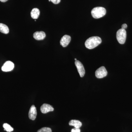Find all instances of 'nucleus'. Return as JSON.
I'll return each instance as SVG.
<instances>
[{
	"instance_id": "9d476101",
	"label": "nucleus",
	"mask_w": 132,
	"mask_h": 132,
	"mask_svg": "<svg viewBox=\"0 0 132 132\" xmlns=\"http://www.w3.org/2000/svg\"><path fill=\"white\" fill-rule=\"evenodd\" d=\"M46 36V34L45 32L43 31H40V32L37 31L34 33L33 35V37L36 40H43L45 39Z\"/></svg>"
},
{
	"instance_id": "423d86ee",
	"label": "nucleus",
	"mask_w": 132,
	"mask_h": 132,
	"mask_svg": "<svg viewBox=\"0 0 132 132\" xmlns=\"http://www.w3.org/2000/svg\"><path fill=\"white\" fill-rule=\"evenodd\" d=\"M75 65L80 77L82 78L84 76L85 73V70L84 66L80 61L78 60L76 61Z\"/></svg>"
},
{
	"instance_id": "aec40b11",
	"label": "nucleus",
	"mask_w": 132,
	"mask_h": 132,
	"mask_svg": "<svg viewBox=\"0 0 132 132\" xmlns=\"http://www.w3.org/2000/svg\"><path fill=\"white\" fill-rule=\"evenodd\" d=\"M75 61H76L77 60V59H75Z\"/></svg>"
},
{
	"instance_id": "dca6fc26",
	"label": "nucleus",
	"mask_w": 132,
	"mask_h": 132,
	"mask_svg": "<svg viewBox=\"0 0 132 132\" xmlns=\"http://www.w3.org/2000/svg\"><path fill=\"white\" fill-rule=\"evenodd\" d=\"M71 132H80V130L79 128H75L71 130Z\"/></svg>"
},
{
	"instance_id": "0eeeda50",
	"label": "nucleus",
	"mask_w": 132,
	"mask_h": 132,
	"mask_svg": "<svg viewBox=\"0 0 132 132\" xmlns=\"http://www.w3.org/2000/svg\"><path fill=\"white\" fill-rule=\"evenodd\" d=\"M37 114L36 108L35 106L32 105L31 106L29 112L28 116L29 119L31 120H35L37 116Z\"/></svg>"
},
{
	"instance_id": "f3484780",
	"label": "nucleus",
	"mask_w": 132,
	"mask_h": 132,
	"mask_svg": "<svg viewBox=\"0 0 132 132\" xmlns=\"http://www.w3.org/2000/svg\"><path fill=\"white\" fill-rule=\"evenodd\" d=\"M50 1L54 4H59L61 2V0H50Z\"/></svg>"
},
{
	"instance_id": "6ab92c4d",
	"label": "nucleus",
	"mask_w": 132,
	"mask_h": 132,
	"mask_svg": "<svg viewBox=\"0 0 132 132\" xmlns=\"http://www.w3.org/2000/svg\"><path fill=\"white\" fill-rule=\"evenodd\" d=\"M8 0H0V1L2 2H5L7 1Z\"/></svg>"
},
{
	"instance_id": "4468645a",
	"label": "nucleus",
	"mask_w": 132,
	"mask_h": 132,
	"mask_svg": "<svg viewBox=\"0 0 132 132\" xmlns=\"http://www.w3.org/2000/svg\"><path fill=\"white\" fill-rule=\"evenodd\" d=\"M4 130L8 132H11L13 131L14 129L11 126L7 123H4L3 125Z\"/></svg>"
},
{
	"instance_id": "f03ea898",
	"label": "nucleus",
	"mask_w": 132,
	"mask_h": 132,
	"mask_svg": "<svg viewBox=\"0 0 132 132\" xmlns=\"http://www.w3.org/2000/svg\"><path fill=\"white\" fill-rule=\"evenodd\" d=\"M106 10L102 7H97L93 9L91 12L92 16L94 19H98L104 16L106 14Z\"/></svg>"
},
{
	"instance_id": "39448f33",
	"label": "nucleus",
	"mask_w": 132,
	"mask_h": 132,
	"mask_svg": "<svg viewBox=\"0 0 132 132\" xmlns=\"http://www.w3.org/2000/svg\"><path fill=\"white\" fill-rule=\"evenodd\" d=\"M14 67V65L13 62L11 61H7L2 66V70L3 72H9L13 70Z\"/></svg>"
},
{
	"instance_id": "7ed1b4c3",
	"label": "nucleus",
	"mask_w": 132,
	"mask_h": 132,
	"mask_svg": "<svg viewBox=\"0 0 132 132\" xmlns=\"http://www.w3.org/2000/svg\"><path fill=\"white\" fill-rule=\"evenodd\" d=\"M127 33L126 30L121 28L119 29L116 33V38L119 43L124 44L126 39Z\"/></svg>"
},
{
	"instance_id": "f8f14e48",
	"label": "nucleus",
	"mask_w": 132,
	"mask_h": 132,
	"mask_svg": "<svg viewBox=\"0 0 132 132\" xmlns=\"http://www.w3.org/2000/svg\"><path fill=\"white\" fill-rule=\"evenodd\" d=\"M40 11L38 8H34L31 11V14L32 18L33 19H38L40 15Z\"/></svg>"
},
{
	"instance_id": "9b49d317",
	"label": "nucleus",
	"mask_w": 132,
	"mask_h": 132,
	"mask_svg": "<svg viewBox=\"0 0 132 132\" xmlns=\"http://www.w3.org/2000/svg\"><path fill=\"white\" fill-rule=\"evenodd\" d=\"M69 126H73L76 128H80L82 126V123L80 121L72 120L69 121Z\"/></svg>"
},
{
	"instance_id": "a211bd4d",
	"label": "nucleus",
	"mask_w": 132,
	"mask_h": 132,
	"mask_svg": "<svg viewBox=\"0 0 132 132\" xmlns=\"http://www.w3.org/2000/svg\"><path fill=\"white\" fill-rule=\"evenodd\" d=\"M127 25L126 24H123L121 26V28L123 29H125L127 28Z\"/></svg>"
},
{
	"instance_id": "2eb2a0df",
	"label": "nucleus",
	"mask_w": 132,
	"mask_h": 132,
	"mask_svg": "<svg viewBox=\"0 0 132 132\" xmlns=\"http://www.w3.org/2000/svg\"><path fill=\"white\" fill-rule=\"evenodd\" d=\"M37 132H52V130L50 128L43 127L38 130Z\"/></svg>"
},
{
	"instance_id": "6e6552de",
	"label": "nucleus",
	"mask_w": 132,
	"mask_h": 132,
	"mask_svg": "<svg viewBox=\"0 0 132 132\" xmlns=\"http://www.w3.org/2000/svg\"><path fill=\"white\" fill-rule=\"evenodd\" d=\"M54 110L53 108L50 105L47 104H43L40 107V111L43 113H46Z\"/></svg>"
},
{
	"instance_id": "ddd939ff",
	"label": "nucleus",
	"mask_w": 132,
	"mask_h": 132,
	"mask_svg": "<svg viewBox=\"0 0 132 132\" xmlns=\"http://www.w3.org/2000/svg\"><path fill=\"white\" fill-rule=\"evenodd\" d=\"M9 29L6 25L0 23V32H1L6 34L9 33Z\"/></svg>"
},
{
	"instance_id": "f257e3e1",
	"label": "nucleus",
	"mask_w": 132,
	"mask_h": 132,
	"mask_svg": "<svg viewBox=\"0 0 132 132\" xmlns=\"http://www.w3.org/2000/svg\"><path fill=\"white\" fill-rule=\"evenodd\" d=\"M102 42L101 38L98 36H93L88 39L85 43V46L89 49L96 47Z\"/></svg>"
},
{
	"instance_id": "412c9836",
	"label": "nucleus",
	"mask_w": 132,
	"mask_h": 132,
	"mask_svg": "<svg viewBox=\"0 0 132 132\" xmlns=\"http://www.w3.org/2000/svg\"><path fill=\"white\" fill-rule=\"evenodd\" d=\"M48 1H49V2H51V1H50V0H48Z\"/></svg>"
},
{
	"instance_id": "1a4fd4ad",
	"label": "nucleus",
	"mask_w": 132,
	"mask_h": 132,
	"mask_svg": "<svg viewBox=\"0 0 132 132\" xmlns=\"http://www.w3.org/2000/svg\"><path fill=\"white\" fill-rule=\"evenodd\" d=\"M71 37L70 36L65 35L61 38L60 43L63 47H66L70 43Z\"/></svg>"
},
{
	"instance_id": "20e7f679",
	"label": "nucleus",
	"mask_w": 132,
	"mask_h": 132,
	"mask_svg": "<svg viewBox=\"0 0 132 132\" xmlns=\"http://www.w3.org/2000/svg\"><path fill=\"white\" fill-rule=\"evenodd\" d=\"M107 74V71L104 67H101L95 71V76L99 79H101L106 77Z\"/></svg>"
}]
</instances>
